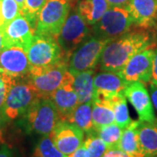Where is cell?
<instances>
[{"instance_id": "cell-5", "label": "cell", "mask_w": 157, "mask_h": 157, "mask_svg": "<svg viewBox=\"0 0 157 157\" xmlns=\"http://www.w3.org/2000/svg\"><path fill=\"white\" fill-rule=\"evenodd\" d=\"M31 67H48L60 62H68L56 38L35 34L27 49Z\"/></svg>"}, {"instance_id": "cell-9", "label": "cell", "mask_w": 157, "mask_h": 157, "mask_svg": "<svg viewBox=\"0 0 157 157\" xmlns=\"http://www.w3.org/2000/svg\"><path fill=\"white\" fill-rule=\"evenodd\" d=\"M89 28L78 11L68 16L57 40L65 57L68 59L88 38Z\"/></svg>"}, {"instance_id": "cell-4", "label": "cell", "mask_w": 157, "mask_h": 157, "mask_svg": "<svg viewBox=\"0 0 157 157\" xmlns=\"http://www.w3.org/2000/svg\"><path fill=\"white\" fill-rule=\"evenodd\" d=\"M38 98H39L38 92L28 79L22 81L17 80L0 109L6 122L22 117Z\"/></svg>"}, {"instance_id": "cell-6", "label": "cell", "mask_w": 157, "mask_h": 157, "mask_svg": "<svg viewBox=\"0 0 157 157\" xmlns=\"http://www.w3.org/2000/svg\"><path fill=\"white\" fill-rule=\"evenodd\" d=\"M70 11L68 0H47L39 13L35 34L58 38Z\"/></svg>"}, {"instance_id": "cell-8", "label": "cell", "mask_w": 157, "mask_h": 157, "mask_svg": "<svg viewBox=\"0 0 157 157\" xmlns=\"http://www.w3.org/2000/svg\"><path fill=\"white\" fill-rule=\"evenodd\" d=\"M133 24L126 7H109L94 25L96 37L113 40L127 33Z\"/></svg>"}, {"instance_id": "cell-31", "label": "cell", "mask_w": 157, "mask_h": 157, "mask_svg": "<svg viewBox=\"0 0 157 157\" xmlns=\"http://www.w3.org/2000/svg\"><path fill=\"white\" fill-rule=\"evenodd\" d=\"M102 157H129L125 152H123L119 147H111L107 148L106 153Z\"/></svg>"}, {"instance_id": "cell-2", "label": "cell", "mask_w": 157, "mask_h": 157, "mask_svg": "<svg viewBox=\"0 0 157 157\" xmlns=\"http://www.w3.org/2000/svg\"><path fill=\"white\" fill-rule=\"evenodd\" d=\"M21 123L25 130L42 136L50 135L59 121L57 108L51 98L39 97L23 115Z\"/></svg>"}, {"instance_id": "cell-1", "label": "cell", "mask_w": 157, "mask_h": 157, "mask_svg": "<svg viewBox=\"0 0 157 157\" xmlns=\"http://www.w3.org/2000/svg\"><path fill=\"white\" fill-rule=\"evenodd\" d=\"M150 37L144 32L127 33L111 40L104 48L100 60L102 71L120 73L131 58L150 47Z\"/></svg>"}, {"instance_id": "cell-27", "label": "cell", "mask_w": 157, "mask_h": 157, "mask_svg": "<svg viewBox=\"0 0 157 157\" xmlns=\"http://www.w3.org/2000/svg\"><path fill=\"white\" fill-rule=\"evenodd\" d=\"M84 140V146L89 154L90 157H102L107 150V144L98 135L95 131H92Z\"/></svg>"}, {"instance_id": "cell-23", "label": "cell", "mask_w": 157, "mask_h": 157, "mask_svg": "<svg viewBox=\"0 0 157 157\" xmlns=\"http://www.w3.org/2000/svg\"><path fill=\"white\" fill-rule=\"evenodd\" d=\"M92 114L94 129L95 131L104 126L115 122L112 105L92 101Z\"/></svg>"}, {"instance_id": "cell-30", "label": "cell", "mask_w": 157, "mask_h": 157, "mask_svg": "<svg viewBox=\"0 0 157 157\" xmlns=\"http://www.w3.org/2000/svg\"><path fill=\"white\" fill-rule=\"evenodd\" d=\"M17 80V78L0 71V109L3 107L10 90Z\"/></svg>"}, {"instance_id": "cell-3", "label": "cell", "mask_w": 157, "mask_h": 157, "mask_svg": "<svg viewBox=\"0 0 157 157\" xmlns=\"http://www.w3.org/2000/svg\"><path fill=\"white\" fill-rule=\"evenodd\" d=\"M73 75L68 71V62L63 61L48 67H31L27 79L38 92L39 97L50 98L56 91Z\"/></svg>"}, {"instance_id": "cell-19", "label": "cell", "mask_w": 157, "mask_h": 157, "mask_svg": "<svg viewBox=\"0 0 157 157\" xmlns=\"http://www.w3.org/2000/svg\"><path fill=\"white\" fill-rule=\"evenodd\" d=\"M94 70L91 69L74 76L73 88L78 95L79 104L92 102L94 94Z\"/></svg>"}, {"instance_id": "cell-28", "label": "cell", "mask_w": 157, "mask_h": 157, "mask_svg": "<svg viewBox=\"0 0 157 157\" xmlns=\"http://www.w3.org/2000/svg\"><path fill=\"white\" fill-rule=\"evenodd\" d=\"M19 14L20 7L15 0H0V16L2 22L0 30L5 28Z\"/></svg>"}, {"instance_id": "cell-12", "label": "cell", "mask_w": 157, "mask_h": 157, "mask_svg": "<svg viewBox=\"0 0 157 157\" xmlns=\"http://www.w3.org/2000/svg\"><path fill=\"white\" fill-rule=\"evenodd\" d=\"M94 94L92 101L113 106V99L117 94L125 93L128 83L119 73L107 72L97 73L94 77Z\"/></svg>"}, {"instance_id": "cell-25", "label": "cell", "mask_w": 157, "mask_h": 157, "mask_svg": "<svg viewBox=\"0 0 157 157\" xmlns=\"http://www.w3.org/2000/svg\"><path fill=\"white\" fill-rule=\"evenodd\" d=\"M31 157H67L54 145L50 135L43 136L36 144Z\"/></svg>"}, {"instance_id": "cell-7", "label": "cell", "mask_w": 157, "mask_h": 157, "mask_svg": "<svg viewBox=\"0 0 157 157\" xmlns=\"http://www.w3.org/2000/svg\"><path fill=\"white\" fill-rule=\"evenodd\" d=\"M110 41V39L98 37L88 38L70 56L68 71L75 76L81 72L94 69L101 60L104 48Z\"/></svg>"}, {"instance_id": "cell-21", "label": "cell", "mask_w": 157, "mask_h": 157, "mask_svg": "<svg viewBox=\"0 0 157 157\" xmlns=\"http://www.w3.org/2000/svg\"><path fill=\"white\" fill-rule=\"evenodd\" d=\"M139 121H132L131 124L123 129L121 138L118 144V147L125 152L129 157H144L140 150L137 128Z\"/></svg>"}, {"instance_id": "cell-40", "label": "cell", "mask_w": 157, "mask_h": 157, "mask_svg": "<svg viewBox=\"0 0 157 157\" xmlns=\"http://www.w3.org/2000/svg\"><path fill=\"white\" fill-rule=\"evenodd\" d=\"M1 25H2V22H1V16H0V28H1Z\"/></svg>"}, {"instance_id": "cell-10", "label": "cell", "mask_w": 157, "mask_h": 157, "mask_svg": "<svg viewBox=\"0 0 157 157\" xmlns=\"http://www.w3.org/2000/svg\"><path fill=\"white\" fill-rule=\"evenodd\" d=\"M155 52L148 47L129 59L119 73L126 82L129 84L138 81L145 84L151 81Z\"/></svg>"}, {"instance_id": "cell-36", "label": "cell", "mask_w": 157, "mask_h": 157, "mask_svg": "<svg viewBox=\"0 0 157 157\" xmlns=\"http://www.w3.org/2000/svg\"><path fill=\"white\" fill-rule=\"evenodd\" d=\"M6 120L3 117V114L0 111V145L5 144L6 140H5V135H4V128L6 124Z\"/></svg>"}, {"instance_id": "cell-22", "label": "cell", "mask_w": 157, "mask_h": 157, "mask_svg": "<svg viewBox=\"0 0 157 157\" xmlns=\"http://www.w3.org/2000/svg\"><path fill=\"white\" fill-rule=\"evenodd\" d=\"M68 122L73 123L88 134L94 131V122L92 114V102L79 104L75 108L72 115L67 120Z\"/></svg>"}, {"instance_id": "cell-39", "label": "cell", "mask_w": 157, "mask_h": 157, "mask_svg": "<svg viewBox=\"0 0 157 157\" xmlns=\"http://www.w3.org/2000/svg\"><path fill=\"white\" fill-rule=\"evenodd\" d=\"M2 48H3V35H2V32L0 30V53H1Z\"/></svg>"}, {"instance_id": "cell-24", "label": "cell", "mask_w": 157, "mask_h": 157, "mask_svg": "<svg viewBox=\"0 0 157 157\" xmlns=\"http://www.w3.org/2000/svg\"><path fill=\"white\" fill-rule=\"evenodd\" d=\"M113 108L114 112L115 123L121 128H126L133 121L130 118L128 107L125 93L117 94L113 99Z\"/></svg>"}, {"instance_id": "cell-29", "label": "cell", "mask_w": 157, "mask_h": 157, "mask_svg": "<svg viewBox=\"0 0 157 157\" xmlns=\"http://www.w3.org/2000/svg\"><path fill=\"white\" fill-rule=\"evenodd\" d=\"M47 0H25L20 14L26 17L36 26L39 13L46 4Z\"/></svg>"}, {"instance_id": "cell-37", "label": "cell", "mask_w": 157, "mask_h": 157, "mask_svg": "<svg viewBox=\"0 0 157 157\" xmlns=\"http://www.w3.org/2000/svg\"><path fill=\"white\" fill-rule=\"evenodd\" d=\"M0 157H13L11 149L6 144L0 145Z\"/></svg>"}, {"instance_id": "cell-33", "label": "cell", "mask_w": 157, "mask_h": 157, "mask_svg": "<svg viewBox=\"0 0 157 157\" xmlns=\"http://www.w3.org/2000/svg\"><path fill=\"white\" fill-rule=\"evenodd\" d=\"M67 157H90L88 152L86 150V147L84 146V144L82 146H80L78 149H76L75 151L73 152V154H71L70 155H68Z\"/></svg>"}, {"instance_id": "cell-20", "label": "cell", "mask_w": 157, "mask_h": 157, "mask_svg": "<svg viewBox=\"0 0 157 157\" xmlns=\"http://www.w3.org/2000/svg\"><path fill=\"white\" fill-rule=\"evenodd\" d=\"M108 8L107 0H82L78 5V11L87 25H94Z\"/></svg>"}, {"instance_id": "cell-35", "label": "cell", "mask_w": 157, "mask_h": 157, "mask_svg": "<svg viewBox=\"0 0 157 157\" xmlns=\"http://www.w3.org/2000/svg\"><path fill=\"white\" fill-rule=\"evenodd\" d=\"M152 83L157 85V50L155 52V56L153 60V70H152Z\"/></svg>"}, {"instance_id": "cell-32", "label": "cell", "mask_w": 157, "mask_h": 157, "mask_svg": "<svg viewBox=\"0 0 157 157\" xmlns=\"http://www.w3.org/2000/svg\"><path fill=\"white\" fill-rule=\"evenodd\" d=\"M149 94L151 97L154 108L157 112V85L154 84L152 82H150V84H149Z\"/></svg>"}, {"instance_id": "cell-15", "label": "cell", "mask_w": 157, "mask_h": 157, "mask_svg": "<svg viewBox=\"0 0 157 157\" xmlns=\"http://www.w3.org/2000/svg\"><path fill=\"white\" fill-rule=\"evenodd\" d=\"M125 95L135 108L140 121L152 122L156 120L151 97L144 83H129L125 89Z\"/></svg>"}, {"instance_id": "cell-26", "label": "cell", "mask_w": 157, "mask_h": 157, "mask_svg": "<svg viewBox=\"0 0 157 157\" xmlns=\"http://www.w3.org/2000/svg\"><path fill=\"white\" fill-rule=\"evenodd\" d=\"M95 132L107 144V148H111V147H118V144L122 135L123 128H121L114 122L104 126L100 129L96 130Z\"/></svg>"}, {"instance_id": "cell-34", "label": "cell", "mask_w": 157, "mask_h": 157, "mask_svg": "<svg viewBox=\"0 0 157 157\" xmlns=\"http://www.w3.org/2000/svg\"><path fill=\"white\" fill-rule=\"evenodd\" d=\"M131 0H107L109 7H127Z\"/></svg>"}, {"instance_id": "cell-11", "label": "cell", "mask_w": 157, "mask_h": 157, "mask_svg": "<svg viewBox=\"0 0 157 157\" xmlns=\"http://www.w3.org/2000/svg\"><path fill=\"white\" fill-rule=\"evenodd\" d=\"M36 26L22 14H19L6 27L1 30L3 48L18 46L27 52L35 35Z\"/></svg>"}, {"instance_id": "cell-18", "label": "cell", "mask_w": 157, "mask_h": 157, "mask_svg": "<svg viewBox=\"0 0 157 157\" xmlns=\"http://www.w3.org/2000/svg\"><path fill=\"white\" fill-rule=\"evenodd\" d=\"M137 135L143 156L157 155V119L152 122L139 121Z\"/></svg>"}, {"instance_id": "cell-16", "label": "cell", "mask_w": 157, "mask_h": 157, "mask_svg": "<svg viewBox=\"0 0 157 157\" xmlns=\"http://www.w3.org/2000/svg\"><path fill=\"white\" fill-rule=\"evenodd\" d=\"M73 80L74 76L54 91L50 97L56 107L59 121H67L75 108L79 105L78 95L73 88Z\"/></svg>"}, {"instance_id": "cell-38", "label": "cell", "mask_w": 157, "mask_h": 157, "mask_svg": "<svg viewBox=\"0 0 157 157\" xmlns=\"http://www.w3.org/2000/svg\"><path fill=\"white\" fill-rule=\"evenodd\" d=\"M16 2L17 3V5L19 6L20 7V11H21V9H22V7L24 6V4H25V0H15Z\"/></svg>"}, {"instance_id": "cell-17", "label": "cell", "mask_w": 157, "mask_h": 157, "mask_svg": "<svg viewBox=\"0 0 157 157\" xmlns=\"http://www.w3.org/2000/svg\"><path fill=\"white\" fill-rule=\"evenodd\" d=\"M126 8L133 24L142 28L154 25L157 16V0H131Z\"/></svg>"}, {"instance_id": "cell-14", "label": "cell", "mask_w": 157, "mask_h": 157, "mask_svg": "<svg viewBox=\"0 0 157 157\" xmlns=\"http://www.w3.org/2000/svg\"><path fill=\"white\" fill-rule=\"evenodd\" d=\"M31 68L27 52L22 47L2 48L0 53V71L13 78L27 77Z\"/></svg>"}, {"instance_id": "cell-41", "label": "cell", "mask_w": 157, "mask_h": 157, "mask_svg": "<svg viewBox=\"0 0 157 157\" xmlns=\"http://www.w3.org/2000/svg\"><path fill=\"white\" fill-rule=\"evenodd\" d=\"M147 157H157V155H154V156H147Z\"/></svg>"}, {"instance_id": "cell-13", "label": "cell", "mask_w": 157, "mask_h": 157, "mask_svg": "<svg viewBox=\"0 0 157 157\" xmlns=\"http://www.w3.org/2000/svg\"><path fill=\"white\" fill-rule=\"evenodd\" d=\"M50 137L57 148L66 155H70L84 143V131L76 125L59 121Z\"/></svg>"}]
</instances>
